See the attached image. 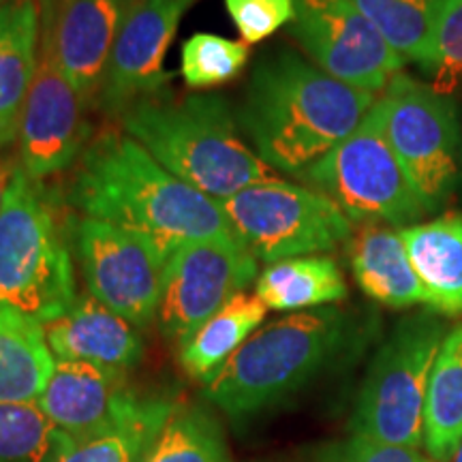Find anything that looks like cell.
<instances>
[{
	"instance_id": "cell-1",
	"label": "cell",
	"mask_w": 462,
	"mask_h": 462,
	"mask_svg": "<svg viewBox=\"0 0 462 462\" xmlns=\"http://www.w3.org/2000/svg\"><path fill=\"white\" fill-rule=\"evenodd\" d=\"M67 199L84 217L157 242L167 255L182 242L234 236L217 199L167 171L140 142L118 129L90 137Z\"/></svg>"
},
{
	"instance_id": "cell-2",
	"label": "cell",
	"mask_w": 462,
	"mask_h": 462,
	"mask_svg": "<svg viewBox=\"0 0 462 462\" xmlns=\"http://www.w3.org/2000/svg\"><path fill=\"white\" fill-rule=\"evenodd\" d=\"M374 97L281 50L253 69L238 125L265 165L302 176L357 129Z\"/></svg>"
},
{
	"instance_id": "cell-3",
	"label": "cell",
	"mask_w": 462,
	"mask_h": 462,
	"mask_svg": "<svg viewBox=\"0 0 462 462\" xmlns=\"http://www.w3.org/2000/svg\"><path fill=\"white\" fill-rule=\"evenodd\" d=\"M126 135L189 187L223 201L253 184L281 180L242 135L227 99L217 92L159 95L118 116Z\"/></svg>"
},
{
	"instance_id": "cell-4",
	"label": "cell",
	"mask_w": 462,
	"mask_h": 462,
	"mask_svg": "<svg viewBox=\"0 0 462 462\" xmlns=\"http://www.w3.org/2000/svg\"><path fill=\"white\" fill-rule=\"evenodd\" d=\"M357 338L354 317L337 306L287 315L253 334L204 396L231 420L263 413L334 366Z\"/></svg>"
},
{
	"instance_id": "cell-5",
	"label": "cell",
	"mask_w": 462,
	"mask_h": 462,
	"mask_svg": "<svg viewBox=\"0 0 462 462\" xmlns=\"http://www.w3.org/2000/svg\"><path fill=\"white\" fill-rule=\"evenodd\" d=\"M67 234L50 189L17 167L0 208V302L43 326L71 309L78 291Z\"/></svg>"
},
{
	"instance_id": "cell-6",
	"label": "cell",
	"mask_w": 462,
	"mask_h": 462,
	"mask_svg": "<svg viewBox=\"0 0 462 462\" xmlns=\"http://www.w3.org/2000/svg\"><path fill=\"white\" fill-rule=\"evenodd\" d=\"M443 338L446 323L435 310L398 323L362 381L351 435L392 448L424 446L426 392Z\"/></svg>"
},
{
	"instance_id": "cell-7",
	"label": "cell",
	"mask_w": 462,
	"mask_h": 462,
	"mask_svg": "<svg viewBox=\"0 0 462 462\" xmlns=\"http://www.w3.org/2000/svg\"><path fill=\"white\" fill-rule=\"evenodd\" d=\"M374 107L424 210L439 212L462 184V129L456 101L401 73Z\"/></svg>"
},
{
	"instance_id": "cell-8",
	"label": "cell",
	"mask_w": 462,
	"mask_h": 462,
	"mask_svg": "<svg viewBox=\"0 0 462 462\" xmlns=\"http://www.w3.org/2000/svg\"><path fill=\"white\" fill-rule=\"evenodd\" d=\"M302 176L351 223L407 227L429 215L385 137L374 106L351 135Z\"/></svg>"
},
{
	"instance_id": "cell-9",
	"label": "cell",
	"mask_w": 462,
	"mask_h": 462,
	"mask_svg": "<svg viewBox=\"0 0 462 462\" xmlns=\"http://www.w3.org/2000/svg\"><path fill=\"white\" fill-rule=\"evenodd\" d=\"M218 204L231 234L268 265L334 251L354 236V223L332 199L291 182L253 184Z\"/></svg>"
},
{
	"instance_id": "cell-10",
	"label": "cell",
	"mask_w": 462,
	"mask_h": 462,
	"mask_svg": "<svg viewBox=\"0 0 462 462\" xmlns=\"http://www.w3.org/2000/svg\"><path fill=\"white\" fill-rule=\"evenodd\" d=\"M69 238L92 298L140 330L157 319L170 257L157 242L90 217L73 218Z\"/></svg>"
},
{
	"instance_id": "cell-11",
	"label": "cell",
	"mask_w": 462,
	"mask_h": 462,
	"mask_svg": "<svg viewBox=\"0 0 462 462\" xmlns=\"http://www.w3.org/2000/svg\"><path fill=\"white\" fill-rule=\"evenodd\" d=\"M255 276L257 259L236 236L182 242L167 257L157 315L161 334L180 349Z\"/></svg>"
},
{
	"instance_id": "cell-12",
	"label": "cell",
	"mask_w": 462,
	"mask_h": 462,
	"mask_svg": "<svg viewBox=\"0 0 462 462\" xmlns=\"http://www.w3.org/2000/svg\"><path fill=\"white\" fill-rule=\"evenodd\" d=\"M289 24L296 42L323 73L366 92H383L404 58L351 0H293Z\"/></svg>"
},
{
	"instance_id": "cell-13",
	"label": "cell",
	"mask_w": 462,
	"mask_h": 462,
	"mask_svg": "<svg viewBox=\"0 0 462 462\" xmlns=\"http://www.w3.org/2000/svg\"><path fill=\"white\" fill-rule=\"evenodd\" d=\"M195 0H137L126 11L114 42L95 107L120 116L146 97L163 92L171 73L163 62L178 24Z\"/></svg>"
},
{
	"instance_id": "cell-14",
	"label": "cell",
	"mask_w": 462,
	"mask_h": 462,
	"mask_svg": "<svg viewBox=\"0 0 462 462\" xmlns=\"http://www.w3.org/2000/svg\"><path fill=\"white\" fill-rule=\"evenodd\" d=\"M78 90L39 50V65L22 112L17 163L32 180L43 182L82 157L92 133Z\"/></svg>"
},
{
	"instance_id": "cell-15",
	"label": "cell",
	"mask_w": 462,
	"mask_h": 462,
	"mask_svg": "<svg viewBox=\"0 0 462 462\" xmlns=\"http://www.w3.org/2000/svg\"><path fill=\"white\" fill-rule=\"evenodd\" d=\"M133 0H39V50L95 107L109 54Z\"/></svg>"
},
{
	"instance_id": "cell-16",
	"label": "cell",
	"mask_w": 462,
	"mask_h": 462,
	"mask_svg": "<svg viewBox=\"0 0 462 462\" xmlns=\"http://www.w3.org/2000/svg\"><path fill=\"white\" fill-rule=\"evenodd\" d=\"M43 328L56 360L86 362L107 371L129 373L143 357L140 328L109 310L88 291L78 296L65 315Z\"/></svg>"
},
{
	"instance_id": "cell-17",
	"label": "cell",
	"mask_w": 462,
	"mask_h": 462,
	"mask_svg": "<svg viewBox=\"0 0 462 462\" xmlns=\"http://www.w3.org/2000/svg\"><path fill=\"white\" fill-rule=\"evenodd\" d=\"M133 394L126 373L86 362L56 360L37 404L58 430L82 435L112 420Z\"/></svg>"
},
{
	"instance_id": "cell-18",
	"label": "cell",
	"mask_w": 462,
	"mask_h": 462,
	"mask_svg": "<svg viewBox=\"0 0 462 462\" xmlns=\"http://www.w3.org/2000/svg\"><path fill=\"white\" fill-rule=\"evenodd\" d=\"M351 273L364 293L390 309L429 304V293L415 273L401 229L366 223L346 242Z\"/></svg>"
},
{
	"instance_id": "cell-19",
	"label": "cell",
	"mask_w": 462,
	"mask_h": 462,
	"mask_svg": "<svg viewBox=\"0 0 462 462\" xmlns=\"http://www.w3.org/2000/svg\"><path fill=\"white\" fill-rule=\"evenodd\" d=\"M176 402L133 394L106 424L82 435L58 430L48 462H140Z\"/></svg>"
},
{
	"instance_id": "cell-20",
	"label": "cell",
	"mask_w": 462,
	"mask_h": 462,
	"mask_svg": "<svg viewBox=\"0 0 462 462\" xmlns=\"http://www.w3.org/2000/svg\"><path fill=\"white\" fill-rule=\"evenodd\" d=\"M39 0L0 5V150L17 142L20 120L39 65Z\"/></svg>"
},
{
	"instance_id": "cell-21",
	"label": "cell",
	"mask_w": 462,
	"mask_h": 462,
	"mask_svg": "<svg viewBox=\"0 0 462 462\" xmlns=\"http://www.w3.org/2000/svg\"><path fill=\"white\" fill-rule=\"evenodd\" d=\"M404 246L429 306L439 315L462 313V215H446L429 223L401 227Z\"/></svg>"
},
{
	"instance_id": "cell-22",
	"label": "cell",
	"mask_w": 462,
	"mask_h": 462,
	"mask_svg": "<svg viewBox=\"0 0 462 462\" xmlns=\"http://www.w3.org/2000/svg\"><path fill=\"white\" fill-rule=\"evenodd\" d=\"M54 366L43 323L0 302V402H37Z\"/></svg>"
},
{
	"instance_id": "cell-23",
	"label": "cell",
	"mask_w": 462,
	"mask_h": 462,
	"mask_svg": "<svg viewBox=\"0 0 462 462\" xmlns=\"http://www.w3.org/2000/svg\"><path fill=\"white\" fill-rule=\"evenodd\" d=\"M349 289L337 259L326 255L291 257L270 263L259 274L255 296L270 310H310L340 302Z\"/></svg>"
},
{
	"instance_id": "cell-24",
	"label": "cell",
	"mask_w": 462,
	"mask_h": 462,
	"mask_svg": "<svg viewBox=\"0 0 462 462\" xmlns=\"http://www.w3.org/2000/svg\"><path fill=\"white\" fill-rule=\"evenodd\" d=\"M265 313L268 309L257 296L246 291L234 296L178 349L180 366L193 379L208 383L257 332Z\"/></svg>"
},
{
	"instance_id": "cell-25",
	"label": "cell",
	"mask_w": 462,
	"mask_h": 462,
	"mask_svg": "<svg viewBox=\"0 0 462 462\" xmlns=\"http://www.w3.org/2000/svg\"><path fill=\"white\" fill-rule=\"evenodd\" d=\"M462 439V323L446 334L432 366L424 409V443L439 462H449Z\"/></svg>"
},
{
	"instance_id": "cell-26",
	"label": "cell",
	"mask_w": 462,
	"mask_h": 462,
	"mask_svg": "<svg viewBox=\"0 0 462 462\" xmlns=\"http://www.w3.org/2000/svg\"><path fill=\"white\" fill-rule=\"evenodd\" d=\"M140 462H229V454L215 415L176 404Z\"/></svg>"
},
{
	"instance_id": "cell-27",
	"label": "cell",
	"mask_w": 462,
	"mask_h": 462,
	"mask_svg": "<svg viewBox=\"0 0 462 462\" xmlns=\"http://www.w3.org/2000/svg\"><path fill=\"white\" fill-rule=\"evenodd\" d=\"M404 60L420 69L429 60L443 0H351Z\"/></svg>"
},
{
	"instance_id": "cell-28",
	"label": "cell",
	"mask_w": 462,
	"mask_h": 462,
	"mask_svg": "<svg viewBox=\"0 0 462 462\" xmlns=\"http://www.w3.org/2000/svg\"><path fill=\"white\" fill-rule=\"evenodd\" d=\"M248 62L245 42L212 32H195L182 43L180 73L184 84L193 90L218 88L234 82Z\"/></svg>"
},
{
	"instance_id": "cell-29",
	"label": "cell",
	"mask_w": 462,
	"mask_h": 462,
	"mask_svg": "<svg viewBox=\"0 0 462 462\" xmlns=\"http://www.w3.org/2000/svg\"><path fill=\"white\" fill-rule=\"evenodd\" d=\"M56 437L37 402H0V462H48Z\"/></svg>"
},
{
	"instance_id": "cell-30",
	"label": "cell",
	"mask_w": 462,
	"mask_h": 462,
	"mask_svg": "<svg viewBox=\"0 0 462 462\" xmlns=\"http://www.w3.org/2000/svg\"><path fill=\"white\" fill-rule=\"evenodd\" d=\"M421 71L430 75V86L441 95L452 97L462 88V0L441 3L429 60Z\"/></svg>"
},
{
	"instance_id": "cell-31",
	"label": "cell",
	"mask_w": 462,
	"mask_h": 462,
	"mask_svg": "<svg viewBox=\"0 0 462 462\" xmlns=\"http://www.w3.org/2000/svg\"><path fill=\"white\" fill-rule=\"evenodd\" d=\"M225 9L246 45L265 42L296 17L293 0H225Z\"/></svg>"
},
{
	"instance_id": "cell-32",
	"label": "cell",
	"mask_w": 462,
	"mask_h": 462,
	"mask_svg": "<svg viewBox=\"0 0 462 462\" xmlns=\"http://www.w3.org/2000/svg\"><path fill=\"white\" fill-rule=\"evenodd\" d=\"M304 462H432L420 449L392 448L351 435L345 441L328 443Z\"/></svg>"
},
{
	"instance_id": "cell-33",
	"label": "cell",
	"mask_w": 462,
	"mask_h": 462,
	"mask_svg": "<svg viewBox=\"0 0 462 462\" xmlns=\"http://www.w3.org/2000/svg\"><path fill=\"white\" fill-rule=\"evenodd\" d=\"M17 167H20L17 165V159L3 157V154H0V208H3L5 198H7V190L11 187V182H14Z\"/></svg>"
},
{
	"instance_id": "cell-34",
	"label": "cell",
	"mask_w": 462,
	"mask_h": 462,
	"mask_svg": "<svg viewBox=\"0 0 462 462\" xmlns=\"http://www.w3.org/2000/svg\"><path fill=\"white\" fill-rule=\"evenodd\" d=\"M449 462H462V439H460L458 448H456V452L452 454V458H449Z\"/></svg>"
},
{
	"instance_id": "cell-35",
	"label": "cell",
	"mask_w": 462,
	"mask_h": 462,
	"mask_svg": "<svg viewBox=\"0 0 462 462\" xmlns=\"http://www.w3.org/2000/svg\"><path fill=\"white\" fill-rule=\"evenodd\" d=\"M5 3H11V0H0V5H5Z\"/></svg>"
},
{
	"instance_id": "cell-36",
	"label": "cell",
	"mask_w": 462,
	"mask_h": 462,
	"mask_svg": "<svg viewBox=\"0 0 462 462\" xmlns=\"http://www.w3.org/2000/svg\"><path fill=\"white\" fill-rule=\"evenodd\" d=\"M133 3H137V0H133Z\"/></svg>"
}]
</instances>
